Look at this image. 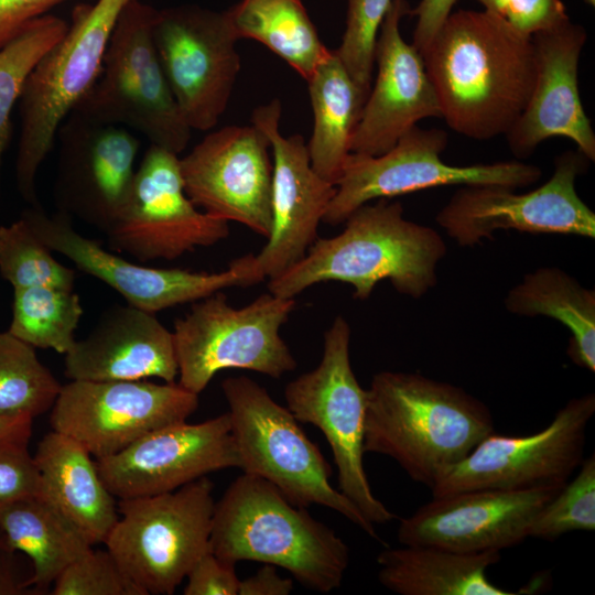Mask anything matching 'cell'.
<instances>
[{
	"mask_svg": "<svg viewBox=\"0 0 595 595\" xmlns=\"http://www.w3.org/2000/svg\"><path fill=\"white\" fill-rule=\"evenodd\" d=\"M447 133L414 126L380 155L350 153L335 184V194L323 223L338 225L374 199L419 192L443 185L529 186L541 177V169L519 161L452 165L441 159Z\"/></svg>",
	"mask_w": 595,
	"mask_h": 595,
	"instance_id": "obj_11",
	"label": "cell"
},
{
	"mask_svg": "<svg viewBox=\"0 0 595 595\" xmlns=\"http://www.w3.org/2000/svg\"><path fill=\"white\" fill-rule=\"evenodd\" d=\"M95 461L117 499L159 495L216 470L240 468L228 412L199 423L161 428Z\"/></svg>",
	"mask_w": 595,
	"mask_h": 595,
	"instance_id": "obj_20",
	"label": "cell"
},
{
	"mask_svg": "<svg viewBox=\"0 0 595 595\" xmlns=\"http://www.w3.org/2000/svg\"><path fill=\"white\" fill-rule=\"evenodd\" d=\"M68 29L64 19L45 14L29 23L10 43L0 48V195L3 156L11 138V112L25 80L40 58Z\"/></svg>",
	"mask_w": 595,
	"mask_h": 595,
	"instance_id": "obj_34",
	"label": "cell"
},
{
	"mask_svg": "<svg viewBox=\"0 0 595 595\" xmlns=\"http://www.w3.org/2000/svg\"><path fill=\"white\" fill-rule=\"evenodd\" d=\"M504 19L519 33L531 36L570 18L561 0H515Z\"/></svg>",
	"mask_w": 595,
	"mask_h": 595,
	"instance_id": "obj_41",
	"label": "cell"
},
{
	"mask_svg": "<svg viewBox=\"0 0 595 595\" xmlns=\"http://www.w3.org/2000/svg\"><path fill=\"white\" fill-rule=\"evenodd\" d=\"M56 139L57 210L106 232L131 185L139 139L128 128L88 120L74 111Z\"/></svg>",
	"mask_w": 595,
	"mask_h": 595,
	"instance_id": "obj_21",
	"label": "cell"
},
{
	"mask_svg": "<svg viewBox=\"0 0 595 595\" xmlns=\"http://www.w3.org/2000/svg\"><path fill=\"white\" fill-rule=\"evenodd\" d=\"M350 335L348 322L336 316L324 333L320 364L290 381L284 398L299 422L316 426L326 437L338 473L339 491L368 521L381 524L396 516L374 495L364 468L367 390L351 368Z\"/></svg>",
	"mask_w": 595,
	"mask_h": 595,
	"instance_id": "obj_10",
	"label": "cell"
},
{
	"mask_svg": "<svg viewBox=\"0 0 595 595\" xmlns=\"http://www.w3.org/2000/svg\"><path fill=\"white\" fill-rule=\"evenodd\" d=\"M313 129L306 143L314 171L332 184L351 153V140L366 98L336 50H328L307 80Z\"/></svg>",
	"mask_w": 595,
	"mask_h": 595,
	"instance_id": "obj_29",
	"label": "cell"
},
{
	"mask_svg": "<svg viewBox=\"0 0 595 595\" xmlns=\"http://www.w3.org/2000/svg\"><path fill=\"white\" fill-rule=\"evenodd\" d=\"M18 553L8 547L0 532V595L31 594L30 575L22 572Z\"/></svg>",
	"mask_w": 595,
	"mask_h": 595,
	"instance_id": "obj_45",
	"label": "cell"
},
{
	"mask_svg": "<svg viewBox=\"0 0 595 595\" xmlns=\"http://www.w3.org/2000/svg\"><path fill=\"white\" fill-rule=\"evenodd\" d=\"M295 299L263 293L234 307L218 291L196 301L174 324L178 383L199 394L225 369H246L281 378L296 367L280 335L295 309Z\"/></svg>",
	"mask_w": 595,
	"mask_h": 595,
	"instance_id": "obj_9",
	"label": "cell"
},
{
	"mask_svg": "<svg viewBox=\"0 0 595 595\" xmlns=\"http://www.w3.org/2000/svg\"><path fill=\"white\" fill-rule=\"evenodd\" d=\"M152 35L186 123L192 130L213 129L228 106L240 69L238 40L226 11L197 4L156 9Z\"/></svg>",
	"mask_w": 595,
	"mask_h": 595,
	"instance_id": "obj_15",
	"label": "cell"
},
{
	"mask_svg": "<svg viewBox=\"0 0 595 595\" xmlns=\"http://www.w3.org/2000/svg\"><path fill=\"white\" fill-rule=\"evenodd\" d=\"M33 458L42 494L93 545L104 542L119 513L93 455L76 440L53 430L37 443Z\"/></svg>",
	"mask_w": 595,
	"mask_h": 595,
	"instance_id": "obj_26",
	"label": "cell"
},
{
	"mask_svg": "<svg viewBox=\"0 0 595 595\" xmlns=\"http://www.w3.org/2000/svg\"><path fill=\"white\" fill-rule=\"evenodd\" d=\"M180 167L186 194L198 208L269 237L273 164L261 129L251 123L215 130L180 158Z\"/></svg>",
	"mask_w": 595,
	"mask_h": 595,
	"instance_id": "obj_18",
	"label": "cell"
},
{
	"mask_svg": "<svg viewBox=\"0 0 595 595\" xmlns=\"http://www.w3.org/2000/svg\"><path fill=\"white\" fill-rule=\"evenodd\" d=\"M410 10L407 0H392L380 24L374 55L377 76L353 136V153L380 155L419 121L442 118L422 55L400 33Z\"/></svg>",
	"mask_w": 595,
	"mask_h": 595,
	"instance_id": "obj_23",
	"label": "cell"
},
{
	"mask_svg": "<svg viewBox=\"0 0 595 595\" xmlns=\"http://www.w3.org/2000/svg\"><path fill=\"white\" fill-rule=\"evenodd\" d=\"M197 407L198 394L178 382L71 380L62 385L50 423L98 459L155 430L185 422Z\"/></svg>",
	"mask_w": 595,
	"mask_h": 595,
	"instance_id": "obj_16",
	"label": "cell"
},
{
	"mask_svg": "<svg viewBox=\"0 0 595 595\" xmlns=\"http://www.w3.org/2000/svg\"><path fill=\"white\" fill-rule=\"evenodd\" d=\"M507 310L521 316H548L564 325L571 336L567 355L595 371V291L581 285L558 268L527 273L505 299Z\"/></svg>",
	"mask_w": 595,
	"mask_h": 595,
	"instance_id": "obj_30",
	"label": "cell"
},
{
	"mask_svg": "<svg viewBox=\"0 0 595 595\" xmlns=\"http://www.w3.org/2000/svg\"><path fill=\"white\" fill-rule=\"evenodd\" d=\"M21 215L52 251L66 257L80 271L117 291L128 304L145 312L155 314L223 289L257 284L242 257L220 272L144 267L83 236L74 229L72 217L62 212L47 215L40 205L30 206Z\"/></svg>",
	"mask_w": 595,
	"mask_h": 595,
	"instance_id": "obj_17",
	"label": "cell"
},
{
	"mask_svg": "<svg viewBox=\"0 0 595 595\" xmlns=\"http://www.w3.org/2000/svg\"><path fill=\"white\" fill-rule=\"evenodd\" d=\"M33 418L28 415H7L0 413V446L23 445L32 436Z\"/></svg>",
	"mask_w": 595,
	"mask_h": 595,
	"instance_id": "obj_46",
	"label": "cell"
},
{
	"mask_svg": "<svg viewBox=\"0 0 595 595\" xmlns=\"http://www.w3.org/2000/svg\"><path fill=\"white\" fill-rule=\"evenodd\" d=\"M536 78L529 100L510 130L508 145L517 158H528L547 139L572 140L589 161L595 160V133L578 90V62L585 29L570 19L531 35Z\"/></svg>",
	"mask_w": 595,
	"mask_h": 595,
	"instance_id": "obj_24",
	"label": "cell"
},
{
	"mask_svg": "<svg viewBox=\"0 0 595 595\" xmlns=\"http://www.w3.org/2000/svg\"><path fill=\"white\" fill-rule=\"evenodd\" d=\"M186 580L184 595H239L240 580L235 565L210 551L196 561Z\"/></svg>",
	"mask_w": 595,
	"mask_h": 595,
	"instance_id": "obj_40",
	"label": "cell"
},
{
	"mask_svg": "<svg viewBox=\"0 0 595 595\" xmlns=\"http://www.w3.org/2000/svg\"><path fill=\"white\" fill-rule=\"evenodd\" d=\"M156 9L131 0L110 35L100 73L72 110L96 122L131 128L180 154L192 129L170 88L153 41ZM71 111V112H72Z\"/></svg>",
	"mask_w": 595,
	"mask_h": 595,
	"instance_id": "obj_7",
	"label": "cell"
},
{
	"mask_svg": "<svg viewBox=\"0 0 595 595\" xmlns=\"http://www.w3.org/2000/svg\"><path fill=\"white\" fill-rule=\"evenodd\" d=\"M589 160L578 150L555 159L552 176L528 193L499 185H465L436 215L458 245L470 247L497 230L595 237V214L576 192Z\"/></svg>",
	"mask_w": 595,
	"mask_h": 595,
	"instance_id": "obj_14",
	"label": "cell"
},
{
	"mask_svg": "<svg viewBox=\"0 0 595 595\" xmlns=\"http://www.w3.org/2000/svg\"><path fill=\"white\" fill-rule=\"evenodd\" d=\"M69 380L175 382L173 334L154 315L127 303L106 310L93 331L65 354Z\"/></svg>",
	"mask_w": 595,
	"mask_h": 595,
	"instance_id": "obj_25",
	"label": "cell"
},
{
	"mask_svg": "<svg viewBox=\"0 0 595 595\" xmlns=\"http://www.w3.org/2000/svg\"><path fill=\"white\" fill-rule=\"evenodd\" d=\"M457 0H420L409 15L416 17L412 45L422 53L452 13Z\"/></svg>",
	"mask_w": 595,
	"mask_h": 595,
	"instance_id": "obj_43",
	"label": "cell"
},
{
	"mask_svg": "<svg viewBox=\"0 0 595 595\" xmlns=\"http://www.w3.org/2000/svg\"><path fill=\"white\" fill-rule=\"evenodd\" d=\"M83 315L74 290L54 286L13 289L12 317L8 332L34 348L68 353Z\"/></svg>",
	"mask_w": 595,
	"mask_h": 595,
	"instance_id": "obj_32",
	"label": "cell"
},
{
	"mask_svg": "<svg viewBox=\"0 0 595 595\" xmlns=\"http://www.w3.org/2000/svg\"><path fill=\"white\" fill-rule=\"evenodd\" d=\"M0 532L8 547L32 564L28 580L43 594L57 576L93 544L43 494L26 496L0 508Z\"/></svg>",
	"mask_w": 595,
	"mask_h": 595,
	"instance_id": "obj_28",
	"label": "cell"
},
{
	"mask_svg": "<svg viewBox=\"0 0 595 595\" xmlns=\"http://www.w3.org/2000/svg\"><path fill=\"white\" fill-rule=\"evenodd\" d=\"M585 3H587L591 7L595 6V0H584Z\"/></svg>",
	"mask_w": 595,
	"mask_h": 595,
	"instance_id": "obj_48",
	"label": "cell"
},
{
	"mask_svg": "<svg viewBox=\"0 0 595 595\" xmlns=\"http://www.w3.org/2000/svg\"><path fill=\"white\" fill-rule=\"evenodd\" d=\"M595 394L570 399L548 426L527 436L493 432L430 488L432 497L474 489L563 487L584 459Z\"/></svg>",
	"mask_w": 595,
	"mask_h": 595,
	"instance_id": "obj_13",
	"label": "cell"
},
{
	"mask_svg": "<svg viewBox=\"0 0 595 595\" xmlns=\"http://www.w3.org/2000/svg\"><path fill=\"white\" fill-rule=\"evenodd\" d=\"M595 530V455L584 458L567 482L534 517L529 538L553 541L572 531Z\"/></svg>",
	"mask_w": 595,
	"mask_h": 595,
	"instance_id": "obj_36",
	"label": "cell"
},
{
	"mask_svg": "<svg viewBox=\"0 0 595 595\" xmlns=\"http://www.w3.org/2000/svg\"><path fill=\"white\" fill-rule=\"evenodd\" d=\"M37 494H42L41 477L28 446H0V508Z\"/></svg>",
	"mask_w": 595,
	"mask_h": 595,
	"instance_id": "obj_39",
	"label": "cell"
},
{
	"mask_svg": "<svg viewBox=\"0 0 595 595\" xmlns=\"http://www.w3.org/2000/svg\"><path fill=\"white\" fill-rule=\"evenodd\" d=\"M62 385L35 348L0 332V413L36 418L52 409Z\"/></svg>",
	"mask_w": 595,
	"mask_h": 595,
	"instance_id": "obj_33",
	"label": "cell"
},
{
	"mask_svg": "<svg viewBox=\"0 0 595 595\" xmlns=\"http://www.w3.org/2000/svg\"><path fill=\"white\" fill-rule=\"evenodd\" d=\"M500 551L462 553L432 545L388 548L377 556L378 580L399 595H513L487 577Z\"/></svg>",
	"mask_w": 595,
	"mask_h": 595,
	"instance_id": "obj_27",
	"label": "cell"
},
{
	"mask_svg": "<svg viewBox=\"0 0 595 595\" xmlns=\"http://www.w3.org/2000/svg\"><path fill=\"white\" fill-rule=\"evenodd\" d=\"M0 274L13 289L54 286L74 290L75 270L60 263L21 215L0 226Z\"/></svg>",
	"mask_w": 595,
	"mask_h": 595,
	"instance_id": "obj_35",
	"label": "cell"
},
{
	"mask_svg": "<svg viewBox=\"0 0 595 595\" xmlns=\"http://www.w3.org/2000/svg\"><path fill=\"white\" fill-rule=\"evenodd\" d=\"M344 223L340 234L317 238L299 263L269 280V292L294 299L314 284L338 281L366 300L389 280L399 293L419 299L436 284L445 242L435 229L405 219L400 202L364 204Z\"/></svg>",
	"mask_w": 595,
	"mask_h": 595,
	"instance_id": "obj_3",
	"label": "cell"
},
{
	"mask_svg": "<svg viewBox=\"0 0 595 595\" xmlns=\"http://www.w3.org/2000/svg\"><path fill=\"white\" fill-rule=\"evenodd\" d=\"M421 55L442 119L470 139L506 136L533 88L532 37L485 10L452 12Z\"/></svg>",
	"mask_w": 595,
	"mask_h": 595,
	"instance_id": "obj_1",
	"label": "cell"
},
{
	"mask_svg": "<svg viewBox=\"0 0 595 595\" xmlns=\"http://www.w3.org/2000/svg\"><path fill=\"white\" fill-rule=\"evenodd\" d=\"M240 469L274 485L292 504L333 509L379 540L375 524L329 482L331 465L286 407L245 377L221 382Z\"/></svg>",
	"mask_w": 595,
	"mask_h": 595,
	"instance_id": "obj_6",
	"label": "cell"
},
{
	"mask_svg": "<svg viewBox=\"0 0 595 595\" xmlns=\"http://www.w3.org/2000/svg\"><path fill=\"white\" fill-rule=\"evenodd\" d=\"M493 432L490 410L461 387L386 370L367 389L365 453L392 458L429 488Z\"/></svg>",
	"mask_w": 595,
	"mask_h": 595,
	"instance_id": "obj_2",
	"label": "cell"
},
{
	"mask_svg": "<svg viewBox=\"0 0 595 595\" xmlns=\"http://www.w3.org/2000/svg\"><path fill=\"white\" fill-rule=\"evenodd\" d=\"M562 487L474 489L433 497L401 519L402 545H432L462 553L501 551L529 538L538 512Z\"/></svg>",
	"mask_w": 595,
	"mask_h": 595,
	"instance_id": "obj_22",
	"label": "cell"
},
{
	"mask_svg": "<svg viewBox=\"0 0 595 595\" xmlns=\"http://www.w3.org/2000/svg\"><path fill=\"white\" fill-rule=\"evenodd\" d=\"M281 112V101L273 99L251 115V123L270 141L273 164L271 231L266 246L249 260L259 282L280 277L305 257L335 194V185L312 167L304 138L280 131Z\"/></svg>",
	"mask_w": 595,
	"mask_h": 595,
	"instance_id": "obj_19",
	"label": "cell"
},
{
	"mask_svg": "<svg viewBox=\"0 0 595 595\" xmlns=\"http://www.w3.org/2000/svg\"><path fill=\"white\" fill-rule=\"evenodd\" d=\"M484 7V10L504 18L507 9L515 0H475Z\"/></svg>",
	"mask_w": 595,
	"mask_h": 595,
	"instance_id": "obj_47",
	"label": "cell"
},
{
	"mask_svg": "<svg viewBox=\"0 0 595 595\" xmlns=\"http://www.w3.org/2000/svg\"><path fill=\"white\" fill-rule=\"evenodd\" d=\"M209 549L234 565L248 560L283 567L320 593L338 588L349 564L348 545L332 528L246 473L215 502Z\"/></svg>",
	"mask_w": 595,
	"mask_h": 595,
	"instance_id": "obj_4",
	"label": "cell"
},
{
	"mask_svg": "<svg viewBox=\"0 0 595 595\" xmlns=\"http://www.w3.org/2000/svg\"><path fill=\"white\" fill-rule=\"evenodd\" d=\"M68 0H0V48L32 21Z\"/></svg>",
	"mask_w": 595,
	"mask_h": 595,
	"instance_id": "obj_42",
	"label": "cell"
},
{
	"mask_svg": "<svg viewBox=\"0 0 595 595\" xmlns=\"http://www.w3.org/2000/svg\"><path fill=\"white\" fill-rule=\"evenodd\" d=\"M292 578L282 577L271 564H263L253 575L240 580L239 595H289L293 591Z\"/></svg>",
	"mask_w": 595,
	"mask_h": 595,
	"instance_id": "obj_44",
	"label": "cell"
},
{
	"mask_svg": "<svg viewBox=\"0 0 595 595\" xmlns=\"http://www.w3.org/2000/svg\"><path fill=\"white\" fill-rule=\"evenodd\" d=\"M206 476L175 490L118 499L106 549L142 595H171L209 549L215 501Z\"/></svg>",
	"mask_w": 595,
	"mask_h": 595,
	"instance_id": "obj_8",
	"label": "cell"
},
{
	"mask_svg": "<svg viewBox=\"0 0 595 595\" xmlns=\"http://www.w3.org/2000/svg\"><path fill=\"white\" fill-rule=\"evenodd\" d=\"M52 595H142L111 553L93 547L54 581Z\"/></svg>",
	"mask_w": 595,
	"mask_h": 595,
	"instance_id": "obj_38",
	"label": "cell"
},
{
	"mask_svg": "<svg viewBox=\"0 0 595 595\" xmlns=\"http://www.w3.org/2000/svg\"><path fill=\"white\" fill-rule=\"evenodd\" d=\"M105 234L112 250L145 262L213 246L228 237L229 225L187 196L178 154L151 144Z\"/></svg>",
	"mask_w": 595,
	"mask_h": 595,
	"instance_id": "obj_12",
	"label": "cell"
},
{
	"mask_svg": "<svg viewBox=\"0 0 595 595\" xmlns=\"http://www.w3.org/2000/svg\"><path fill=\"white\" fill-rule=\"evenodd\" d=\"M392 0H347L346 28L336 53L367 99L375 68V44Z\"/></svg>",
	"mask_w": 595,
	"mask_h": 595,
	"instance_id": "obj_37",
	"label": "cell"
},
{
	"mask_svg": "<svg viewBox=\"0 0 595 595\" xmlns=\"http://www.w3.org/2000/svg\"><path fill=\"white\" fill-rule=\"evenodd\" d=\"M225 11L238 41L260 42L305 80L329 50L301 0H240Z\"/></svg>",
	"mask_w": 595,
	"mask_h": 595,
	"instance_id": "obj_31",
	"label": "cell"
},
{
	"mask_svg": "<svg viewBox=\"0 0 595 595\" xmlns=\"http://www.w3.org/2000/svg\"><path fill=\"white\" fill-rule=\"evenodd\" d=\"M131 0H96L72 12L68 29L40 58L19 98L17 186L30 206H40L35 180L57 131L96 82L116 22Z\"/></svg>",
	"mask_w": 595,
	"mask_h": 595,
	"instance_id": "obj_5",
	"label": "cell"
}]
</instances>
